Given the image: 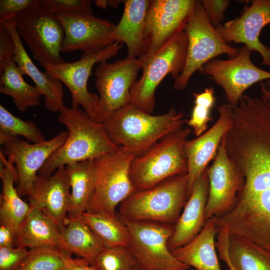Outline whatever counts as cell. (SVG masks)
Masks as SVG:
<instances>
[{
	"label": "cell",
	"mask_w": 270,
	"mask_h": 270,
	"mask_svg": "<svg viewBox=\"0 0 270 270\" xmlns=\"http://www.w3.org/2000/svg\"><path fill=\"white\" fill-rule=\"evenodd\" d=\"M185 122L183 114L173 107L164 114L154 116L130 104L110 114L102 124L114 143L136 156L182 129Z\"/></svg>",
	"instance_id": "6da1fadb"
},
{
	"label": "cell",
	"mask_w": 270,
	"mask_h": 270,
	"mask_svg": "<svg viewBox=\"0 0 270 270\" xmlns=\"http://www.w3.org/2000/svg\"><path fill=\"white\" fill-rule=\"evenodd\" d=\"M59 112L58 120L68 128V138L46 160L38 175H50L62 166L94 160L119 148L110 140L102 124L94 120L84 110L64 106Z\"/></svg>",
	"instance_id": "7a4b0ae2"
},
{
	"label": "cell",
	"mask_w": 270,
	"mask_h": 270,
	"mask_svg": "<svg viewBox=\"0 0 270 270\" xmlns=\"http://www.w3.org/2000/svg\"><path fill=\"white\" fill-rule=\"evenodd\" d=\"M188 196L187 173L170 178L150 189L136 190L120 204L118 216L132 221L177 222Z\"/></svg>",
	"instance_id": "3957f363"
},
{
	"label": "cell",
	"mask_w": 270,
	"mask_h": 270,
	"mask_svg": "<svg viewBox=\"0 0 270 270\" xmlns=\"http://www.w3.org/2000/svg\"><path fill=\"white\" fill-rule=\"evenodd\" d=\"M190 132V128H182L134 158L130 177L135 191L150 189L170 178L187 173L184 146Z\"/></svg>",
	"instance_id": "277c9868"
},
{
	"label": "cell",
	"mask_w": 270,
	"mask_h": 270,
	"mask_svg": "<svg viewBox=\"0 0 270 270\" xmlns=\"http://www.w3.org/2000/svg\"><path fill=\"white\" fill-rule=\"evenodd\" d=\"M188 38L184 30L172 37L162 47L150 56L138 58L142 73L130 90V104L152 114L155 104V92L158 85L168 74L176 78L184 67Z\"/></svg>",
	"instance_id": "5b68a950"
},
{
	"label": "cell",
	"mask_w": 270,
	"mask_h": 270,
	"mask_svg": "<svg viewBox=\"0 0 270 270\" xmlns=\"http://www.w3.org/2000/svg\"><path fill=\"white\" fill-rule=\"evenodd\" d=\"M121 44L116 42L106 48L94 53H83L81 58L75 62L53 64L42 56L32 54L34 58L45 69L49 76L60 80L70 91L72 106H82L84 110L95 122L102 124V116L99 96L88 90V80L94 66L107 61L116 56L122 48Z\"/></svg>",
	"instance_id": "8992f818"
},
{
	"label": "cell",
	"mask_w": 270,
	"mask_h": 270,
	"mask_svg": "<svg viewBox=\"0 0 270 270\" xmlns=\"http://www.w3.org/2000/svg\"><path fill=\"white\" fill-rule=\"evenodd\" d=\"M188 38V49L184 67L174 79V88H185L193 74L216 56L226 54L236 56L238 49L225 42L217 30L209 21L202 6V0H195L184 29Z\"/></svg>",
	"instance_id": "52a82bcc"
},
{
	"label": "cell",
	"mask_w": 270,
	"mask_h": 270,
	"mask_svg": "<svg viewBox=\"0 0 270 270\" xmlns=\"http://www.w3.org/2000/svg\"><path fill=\"white\" fill-rule=\"evenodd\" d=\"M135 157L122 147L94 160L96 180L94 195L86 211L116 215V208L135 191L130 177Z\"/></svg>",
	"instance_id": "ba28073f"
},
{
	"label": "cell",
	"mask_w": 270,
	"mask_h": 270,
	"mask_svg": "<svg viewBox=\"0 0 270 270\" xmlns=\"http://www.w3.org/2000/svg\"><path fill=\"white\" fill-rule=\"evenodd\" d=\"M122 220L130 232L127 247L140 270H189L190 267L178 260L168 248L174 230L172 224Z\"/></svg>",
	"instance_id": "9c48e42d"
},
{
	"label": "cell",
	"mask_w": 270,
	"mask_h": 270,
	"mask_svg": "<svg viewBox=\"0 0 270 270\" xmlns=\"http://www.w3.org/2000/svg\"><path fill=\"white\" fill-rule=\"evenodd\" d=\"M40 1L16 17L17 32L32 54L53 64L64 62L60 55L64 30L56 16L42 8Z\"/></svg>",
	"instance_id": "30bf717a"
},
{
	"label": "cell",
	"mask_w": 270,
	"mask_h": 270,
	"mask_svg": "<svg viewBox=\"0 0 270 270\" xmlns=\"http://www.w3.org/2000/svg\"><path fill=\"white\" fill-rule=\"evenodd\" d=\"M68 131H61L52 138L30 144L0 132L1 150L8 160L16 164L18 172L16 189L20 196H28L40 170L48 158L66 142Z\"/></svg>",
	"instance_id": "8fae6325"
},
{
	"label": "cell",
	"mask_w": 270,
	"mask_h": 270,
	"mask_svg": "<svg viewBox=\"0 0 270 270\" xmlns=\"http://www.w3.org/2000/svg\"><path fill=\"white\" fill-rule=\"evenodd\" d=\"M64 30L61 52L82 51L90 54L100 51L116 42V25L82 10L56 15Z\"/></svg>",
	"instance_id": "7c38bea8"
},
{
	"label": "cell",
	"mask_w": 270,
	"mask_h": 270,
	"mask_svg": "<svg viewBox=\"0 0 270 270\" xmlns=\"http://www.w3.org/2000/svg\"><path fill=\"white\" fill-rule=\"evenodd\" d=\"M250 50L244 46L228 60L212 59L201 71L209 76L224 91L228 104L236 106L244 91L254 84L270 80V72L261 69L250 59Z\"/></svg>",
	"instance_id": "4fadbf2b"
},
{
	"label": "cell",
	"mask_w": 270,
	"mask_h": 270,
	"mask_svg": "<svg viewBox=\"0 0 270 270\" xmlns=\"http://www.w3.org/2000/svg\"><path fill=\"white\" fill-rule=\"evenodd\" d=\"M140 69L138 58L128 57L112 62H104L96 68L95 85L104 120L130 103L131 88Z\"/></svg>",
	"instance_id": "5bb4252c"
},
{
	"label": "cell",
	"mask_w": 270,
	"mask_h": 270,
	"mask_svg": "<svg viewBox=\"0 0 270 270\" xmlns=\"http://www.w3.org/2000/svg\"><path fill=\"white\" fill-rule=\"evenodd\" d=\"M225 134L212 164L206 170L209 181L205 210L206 222L232 208L243 184L242 176L228 155Z\"/></svg>",
	"instance_id": "9a60e30c"
},
{
	"label": "cell",
	"mask_w": 270,
	"mask_h": 270,
	"mask_svg": "<svg viewBox=\"0 0 270 270\" xmlns=\"http://www.w3.org/2000/svg\"><path fill=\"white\" fill-rule=\"evenodd\" d=\"M194 2L150 0L146 16V52L144 56L152 54L174 34L184 30Z\"/></svg>",
	"instance_id": "2e32d148"
},
{
	"label": "cell",
	"mask_w": 270,
	"mask_h": 270,
	"mask_svg": "<svg viewBox=\"0 0 270 270\" xmlns=\"http://www.w3.org/2000/svg\"><path fill=\"white\" fill-rule=\"evenodd\" d=\"M270 24V0H252L240 16L216 28L226 42L244 44L262 56L260 65L270 67V48L260 40L262 28Z\"/></svg>",
	"instance_id": "e0dca14e"
},
{
	"label": "cell",
	"mask_w": 270,
	"mask_h": 270,
	"mask_svg": "<svg viewBox=\"0 0 270 270\" xmlns=\"http://www.w3.org/2000/svg\"><path fill=\"white\" fill-rule=\"evenodd\" d=\"M218 118L214 124L202 135L186 141L184 151L188 162V196L194 186L207 168L209 162L216 157L224 134L234 124L232 108L228 104L217 108Z\"/></svg>",
	"instance_id": "ac0fdd59"
},
{
	"label": "cell",
	"mask_w": 270,
	"mask_h": 270,
	"mask_svg": "<svg viewBox=\"0 0 270 270\" xmlns=\"http://www.w3.org/2000/svg\"><path fill=\"white\" fill-rule=\"evenodd\" d=\"M70 180L62 166L50 175L37 176L28 196L31 207L40 210L52 220L60 231L66 226L71 192Z\"/></svg>",
	"instance_id": "d6986e66"
},
{
	"label": "cell",
	"mask_w": 270,
	"mask_h": 270,
	"mask_svg": "<svg viewBox=\"0 0 270 270\" xmlns=\"http://www.w3.org/2000/svg\"><path fill=\"white\" fill-rule=\"evenodd\" d=\"M206 168L196 182L184 210L168 242L170 250L192 240L201 232L206 222L205 210L209 191Z\"/></svg>",
	"instance_id": "ffe728a7"
},
{
	"label": "cell",
	"mask_w": 270,
	"mask_h": 270,
	"mask_svg": "<svg viewBox=\"0 0 270 270\" xmlns=\"http://www.w3.org/2000/svg\"><path fill=\"white\" fill-rule=\"evenodd\" d=\"M10 33L14 43V60L24 74L29 76L44 96L46 108L60 112L64 106L62 83L58 80L42 72L28 54L15 24L14 20L0 22Z\"/></svg>",
	"instance_id": "44dd1931"
},
{
	"label": "cell",
	"mask_w": 270,
	"mask_h": 270,
	"mask_svg": "<svg viewBox=\"0 0 270 270\" xmlns=\"http://www.w3.org/2000/svg\"><path fill=\"white\" fill-rule=\"evenodd\" d=\"M14 52L13 48H0V92L11 96L17 109L25 112L39 106L42 94L36 86L24 80V74L14 60Z\"/></svg>",
	"instance_id": "7402d4cb"
},
{
	"label": "cell",
	"mask_w": 270,
	"mask_h": 270,
	"mask_svg": "<svg viewBox=\"0 0 270 270\" xmlns=\"http://www.w3.org/2000/svg\"><path fill=\"white\" fill-rule=\"evenodd\" d=\"M14 163L6 159L0 151V177L2 192L0 197V223L10 228L18 236L20 227L31 210L14 187L18 181V172Z\"/></svg>",
	"instance_id": "603a6c76"
},
{
	"label": "cell",
	"mask_w": 270,
	"mask_h": 270,
	"mask_svg": "<svg viewBox=\"0 0 270 270\" xmlns=\"http://www.w3.org/2000/svg\"><path fill=\"white\" fill-rule=\"evenodd\" d=\"M150 0H124V10L120 20L116 25L115 40L126 44L127 57L138 58L145 54L146 16Z\"/></svg>",
	"instance_id": "cb8c5ba5"
},
{
	"label": "cell",
	"mask_w": 270,
	"mask_h": 270,
	"mask_svg": "<svg viewBox=\"0 0 270 270\" xmlns=\"http://www.w3.org/2000/svg\"><path fill=\"white\" fill-rule=\"evenodd\" d=\"M218 230L210 218L192 240L171 252L178 260L196 270H221L216 252L215 238Z\"/></svg>",
	"instance_id": "d4e9b609"
},
{
	"label": "cell",
	"mask_w": 270,
	"mask_h": 270,
	"mask_svg": "<svg viewBox=\"0 0 270 270\" xmlns=\"http://www.w3.org/2000/svg\"><path fill=\"white\" fill-rule=\"evenodd\" d=\"M42 246L56 248L70 254L55 223L40 210L31 207L17 236L16 247Z\"/></svg>",
	"instance_id": "484cf974"
},
{
	"label": "cell",
	"mask_w": 270,
	"mask_h": 270,
	"mask_svg": "<svg viewBox=\"0 0 270 270\" xmlns=\"http://www.w3.org/2000/svg\"><path fill=\"white\" fill-rule=\"evenodd\" d=\"M65 166L72 188L68 218L81 217L88 210L94 193L96 174L94 160Z\"/></svg>",
	"instance_id": "4316f807"
},
{
	"label": "cell",
	"mask_w": 270,
	"mask_h": 270,
	"mask_svg": "<svg viewBox=\"0 0 270 270\" xmlns=\"http://www.w3.org/2000/svg\"><path fill=\"white\" fill-rule=\"evenodd\" d=\"M60 232L69 252L85 258L93 266L97 255L104 247L82 216L68 218Z\"/></svg>",
	"instance_id": "83f0119b"
},
{
	"label": "cell",
	"mask_w": 270,
	"mask_h": 270,
	"mask_svg": "<svg viewBox=\"0 0 270 270\" xmlns=\"http://www.w3.org/2000/svg\"><path fill=\"white\" fill-rule=\"evenodd\" d=\"M84 222L90 228L104 247L127 246L130 242V231L118 214L86 211L82 216Z\"/></svg>",
	"instance_id": "f1b7e54d"
},
{
	"label": "cell",
	"mask_w": 270,
	"mask_h": 270,
	"mask_svg": "<svg viewBox=\"0 0 270 270\" xmlns=\"http://www.w3.org/2000/svg\"><path fill=\"white\" fill-rule=\"evenodd\" d=\"M228 254L235 270H270L269 257L236 236H229Z\"/></svg>",
	"instance_id": "f546056e"
},
{
	"label": "cell",
	"mask_w": 270,
	"mask_h": 270,
	"mask_svg": "<svg viewBox=\"0 0 270 270\" xmlns=\"http://www.w3.org/2000/svg\"><path fill=\"white\" fill-rule=\"evenodd\" d=\"M68 254H72L54 247L31 248L16 270H62Z\"/></svg>",
	"instance_id": "4dcf8cb0"
},
{
	"label": "cell",
	"mask_w": 270,
	"mask_h": 270,
	"mask_svg": "<svg viewBox=\"0 0 270 270\" xmlns=\"http://www.w3.org/2000/svg\"><path fill=\"white\" fill-rule=\"evenodd\" d=\"M0 132L11 136H22L34 144L46 140L42 132L33 121L24 120L14 116L2 104Z\"/></svg>",
	"instance_id": "1f68e13d"
},
{
	"label": "cell",
	"mask_w": 270,
	"mask_h": 270,
	"mask_svg": "<svg viewBox=\"0 0 270 270\" xmlns=\"http://www.w3.org/2000/svg\"><path fill=\"white\" fill-rule=\"evenodd\" d=\"M93 266L98 270H136L139 268L127 246L104 248L96 258Z\"/></svg>",
	"instance_id": "d6a6232c"
},
{
	"label": "cell",
	"mask_w": 270,
	"mask_h": 270,
	"mask_svg": "<svg viewBox=\"0 0 270 270\" xmlns=\"http://www.w3.org/2000/svg\"><path fill=\"white\" fill-rule=\"evenodd\" d=\"M193 96L194 104L187 124L198 137L206 131L208 124L212 120L210 113L215 100L214 88H206L202 92L193 93Z\"/></svg>",
	"instance_id": "836d02e7"
},
{
	"label": "cell",
	"mask_w": 270,
	"mask_h": 270,
	"mask_svg": "<svg viewBox=\"0 0 270 270\" xmlns=\"http://www.w3.org/2000/svg\"><path fill=\"white\" fill-rule=\"evenodd\" d=\"M89 0H40V4L48 12L56 15L82 10H92Z\"/></svg>",
	"instance_id": "e575fe53"
},
{
	"label": "cell",
	"mask_w": 270,
	"mask_h": 270,
	"mask_svg": "<svg viewBox=\"0 0 270 270\" xmlns=\"http://www.w3.org/2000/svg\"><path fill=\"white\" fill-rule=\"evenodd\" d=\"M28 252L26 248L0 246V270H16Z\"/></svg>",
	"instance_id": "d590c367"
},
{
	"label": "cell",
	"mask_w": 270,
	"mask_h": 270,
	"mask_svg": "<svg viewBox=\"0 0 270 270\" xmlns=\"http://www.w3.org/2000/svg\"><path fill=\"white\" fill-rule=\"evenodd\" d=\"M39 2L40 0H0V22L14 20L18 14Z\"/></svg>",
	"instance_id": "8d00e7d4"
},
{
	"label": "cell",
	"mask_w": 270,
	"mask_h": 270,
	"mask_svg": "<svg viewBox=\"0 0 270 270\" xmlns=\"http://www.w3.org/2000/svg\"><path fill=\"white\" fill-rule=\"evenodd\" d=\"M230 0H204L202 6L205 13L211 23L216 28L222 24L224 18V13L228 6Z\"/></svg>",
	"instance_id": "74e56055"
},
{
	"label": "cell",
	"mask_w": 270,
	"mask_h": 270,
	"mask_svg": "<svg viewBox=\"0 0 270 270\" xmlns=\"http://www.w3.org/2000/svg\"><path fill=\"white\" fill-rule=\"evenodd\" d=\"M230 234L228 230L224 228H219L217 234L216 247L219 256L226 264L228 270H235L232 264L228 254V245Z\"/></svg>",
	"instance_id": "f35d334b"
},
{
	"label": "cell",
	"mask_w": 270,
	"mask_h": 270,
	"mask_svg": "<svg viewBox=\"0 0 270 270\" xmlns=\"http://www.w3.org/2000/svg\"><path fill=\"white\" fill-rule=\"evenodd\" d=\"M71 255L68 254L64 258L62 270H98L85 258H72Z\"/></svg>",
	"instance_id": "ab89813d"
},
{
	"label": "cell",
	"mask_w": 270,
	"mask_h": 270,
	"mask_svg": "<svg viewBox=\"0 0 270 270\" xmlns=\"http://www.w3.org/2000/svg\"><path fill=\"white\" fill-rule=\"evenodd\" d=\"M17 245V236L8 227L0 226V246L14 248Z\"/></svg>",
	"instance_id": "60d3db41"
},
{
	"label": "cell",
	"mask_w": 270,
	"mask_h": 270,
	"mask_svg": "<svg viewBox=\"0 0 270 270\" xmlns=\"http://www.w3.org/2000/svg\"><path fill=\"white\" fill-rule=\"evenodd\" d=\"M120 0H95V4L97 7L106 9L108 6L116 8L120 2Z\"/></svg>",
	"instance_id": "b9f144b4"
},
{
	"label": "cell",
	"mask_w": 270,
	"mask_h": 270,
	"mask_svg": "<svg viewBox=\"0 0 270 270\" xmlns=\"http://www.w3.org/2000/svg\"><path fill=\"white\" fill-rule=\"evenodd\" d=\"M136 270H140V268H138V269Z\"/></svg>",
	"instance_id": "7bdbcfd3"
},
{
	"label": "cell",
	"mask_w": 270,
	"mask_h": 270,
	"mask_svg": "<svg viewBox=\"0 0 270 270\" xmlns=\"http://www.w3.org/2000/svg\"><path fill=\"white\" fill-rule=\"evenodd\" d=\"M268 81L270 82V80H268Z\"/></svg>",
	"instance_id": "ee69618b"
},
{
	"label": "cell",
	"mask_w": 270,
	"mask_h": 270,
	"mask_svg": "<svg viewBox=\"0 0 270 270\" xmlns=\"http://www.w3.org/2000/svg\"></svg>",
	"instance_id": "f6af8a7d"
}]
</instances>
